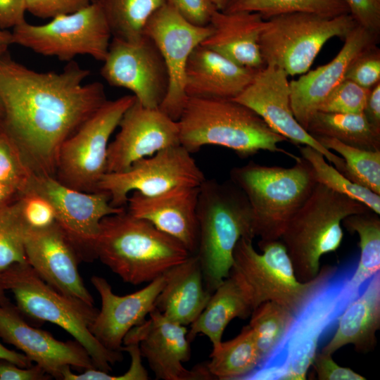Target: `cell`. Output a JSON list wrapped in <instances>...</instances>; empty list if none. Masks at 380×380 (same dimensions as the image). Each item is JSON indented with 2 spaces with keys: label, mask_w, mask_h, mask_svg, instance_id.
<instances>
[{
  "label": "cell",
  "mask_w": 380,
  "mask_h": 380,
  "mask_svg": "<svg viewBox=\"0 0 380 380\" xmlns=\"http://www.w3.org/2000/svg\"><path fill=\"white\" fill-rule=\"evenodd\" d=\"M103 0H93V1H99L101 2Z\"/></svg>",
  "instance_id": "obj_57"
},
{
  "label": "cell",
  "mask_w": 380,
  "mask_h": 380,
  "mask_svg": "<svg viewBox=\"0 0 380 380\" xmlns=\"http://www.w3.org/2000/svg\"><path fill=\"white\" fill-rule=\"evenodd\" d=\"M27 189L50 201L56 224L73 244L82 260L95 259L94 249L101 220L126 209L111 205L110 196L106 192L77 191L51 175L34 174Z\"/></svg>",
  "instance_id": "obj_15"
},
{
  "label": "cell",
  "mask_w": 380,
  "mask_h": 380,
  "mask_svg": "<svg viewBox=\"0 0 380 380\" xmlns=\"http://www.w3.org/2000/svg\"><path fill=\"white\" fill-rule=\"evenodd\" d=\"M94 253L125 282L134 285L151 282L191 255L177 239L126 209L101 220Z\"/></svg>",
  "instance_id": "obj_3"
},
{
  "label": "cell",
  "mask_w": 380,
  "mask_h": 380,
  "mask_svg": "<svg viewBox=\"0 0 380 380\" xmlns=\"http://www.w3.org/2000/svg\"><path fill=\"white\" fill-rule=\"evenodd\" d=\"M118 127V134L108 144L106 172L125 171L140 159L180 145L177 122L159 108L145 107L137 99Z\"/></svg>",
  "instance_id": "obj_19"
},
{
  "label": "cell",
  "mask_w": 380,
  "mask_h": 380,
  "mask_svg": "<svg viewBox=\"0 0 380 380\" xmlns=\"http://www.w3.org/2000/svg\"><path fill=\"white\" fill-rule=\"evenodd\" d=\"M258 246L262 253L254 248L253 239L241 238L234 250L232 268L246 284L253 310L265 301H273L295 314L336 268L324 265L315 278L302 282L281 239L259 242Z\"/></svg>",
  "instance_id": "obj_9"
},
{
  "label": "cell",
  "mask_w": 380,
  "mask_h": 380,
  "mask_svg": "<svg viewBox=\"0 0 380 380\" xmlns=\"http://www.w3.org/2000/svg\"><path fill=\"white\" fill-rule=\"evenodd\" d=\"M111 39L110 26L99 1H92L82 9L57 16L45 24L25 21L11 32V44L68 62L79 55L103 61Z\"/></svg>",
  "instance_id": "obj_11"
},
{
  "label": "cell",
  "mask_w": 380,
  "mask_h": 380,
  "mask_svg": "<svg viewBox=\"0 0 380 380\" xmlns=\"http://www.w3.org/2000/svg\"><path fill=\"white\" fill-rule=\"evenodd\" d=\"M379 39V36L357 25L344 38L343 46L330 62L289 82L291 108L305 129L328 94L345 80L354 60L365 50L377 45Z\"/></svg>",
  "instance_id": "obj_22"
},
{
  "label": "cell",
  "mask_w": 380,
  "mask_h": 380,
  "mask_svg": "<svg viewBox=\"0 0 380 380\" xmlns=\"http://www.w3.org/2000/svg\"><path fill=\"white\" fill-rule=\"evenodd\" d=\"M319 380H365L366 378L348 367L338 365L332 355L317 353L312 365Z\"/></svg>",
  "instance_id": "obj_46"
},
{
  "label": "cell",
  "mask_w": 380,
  "mask_h": 380,
  "mask_svg": "<svg viewBox=\"0 0 380 380\" xmlns=\"http://www.w3.org/2000/svg\"><path fill=\"white\" fill-rule=\"evenodd\" d=\"M337 322L336 333L322 352L332 355L349 344L357 352L364 353L375 348L376 333L380 328V272L367 281Z\"/></svg>",
  "instance_id": "obj_28"
},
{
  "label": "cell",
  "mask_w": 380,
  "mask_h": 380,
  "mask_svg": "<svg viewBox=\"0 0 380 380\" xmlns=\"http://www.w3.org/2000/svg\"><path fill=\"white\" fill-rule=\"evenodd\" d=\"M17 203L27 228H43L56 222L53 205L39 193L27 189L19 194Z\"/></svg>",
  "instance_id": "obj_41"
},
{
  "label": "cell",
  "mask_w": 380,
  "mask_h": 380,
  "mask_svg": "<svg viewBox=\"0 0 380 380\" xmlns=\"http://www.w3.org/2000/svg\"><path fill=\"white\" fill-rule=\"evenodd\" d=\"M345 79L372 89L380 82V49L374 45L360 54L347 70Z\"/></svg>",
  "instance_id": "obj_42"
},
{
  "label": "cell",
  "mask_w": 380,
  "mask_h": 380,
  "mask_svg": "<svg viewBox=\"0 0 380 380\" xmlns=\"http://www.w3.org/2000/svg\"><path fill=\"white\" fill-rule=\"evenodd\" d=\"M369 210L362 203L317 184L280 239L297 279L305 282L315 278L320 270L321 257L341 246L342 221Z\"/></svg>",
  "instance_id": "obj_8"
},
{
  "label": "cell",
  "mask_w": 380,
  "mask_h": 380,
  "mask_svg": "<svg viewBox=\"0 0 380 380\" xmlns=\"http://www.w3.org/2000/svg\"><path fill=\"white\" fill-rule=\"evenodd\" d=\"M3 105H2V103H1V101L0 99V119L1 118L2 115H3Z\"/></svg>",
  "instance_id": "obj_56"
},
{
  "label": "cell",
  "mask_w": 380,
  "mask_h": 380,
  "mask_svg": "<svg viewBox=\"0 0 380 380\" xmlns=\"http://www.w3.org/2000/svg\"><path fill=\"white\" fill-rule=\"evenodd\" d=\"M327 149L344 160L342 174L351 182L380 195V151H369L343 144L336 139L313 137Z\"/></svg>",
  "instance_id": "obj_35"
},
{
  "label": "cell",
  "mask_w": 380,
  "mask_h": 380,
  "mask_svg": "<svg viewBox=\"0 0 380 380\" xmlns=\"http://www.w3.org/2000/svg\"><path fill=\"white\" fill-rule=\"evenodd\" d=\"M93 0H25L26 11L40 18L70 14L89 6Z\"/></svg>",
  "instance_id": "obj_43"
},
{
  "label": "cell",
  "mask_w": 380,
  "mask_h": 380,
  "mask_svg": "<svg viewBox=\"0 0 380 380\" xmlns=\"http://www.w3.org/2000/svg\"><path fill=\"white\" fill-rule=\"evenodd\" d=\"M207 369L219 379H243L258 367L262 357L255 336L249 325L227 341L213 347Z\"/></svg>",
  "instance_id": "obj_32"
},
{
  "label": "cell",
  "mask_w": 380,
  "mask_h": 380,
  "mask_svg": "<svg viewBox=\"0 0 380 380\" xmlns=\"http://www.w3.org/2000/svg\"><path fill=\"white\" fill-rule=\"evenodd\" d=\"M180 145L189 153L208 145L229 148L246 158L260 151L296 156L280 148L288 141L253 110L228 99L188 97L177 121Z\"/></svg>",
  "instance_id": "obj_2"
},
{
  "label": "cell",
  "mask_w": 380,
  "mask_h": 380,
  "mask_svg": "<svg viewBox=\"0 0 380 380\" xmlns=\"http://www.w3.org/2000/svg\"><path fill=\"white\" fill-rule=\"evenodd\" d=\"M342 224L359 237L360 256L355 270L341 291L342 298L348 306L362 292L367 281L380 272V218L369 210L346 217Z\"/></svg>",
  "instance_id": "obj_30"
},
{
  "label": "cell",
  "mask_w": 380,
  "mask_h": 380,
  "mask_svg": "<svg viewBox=\"0 0 380 380\" xmlns=\"http://www.w3.org/2000/svg\"><path fill=\"white\" fill-rule=\"evenodd\" d=\"M197 221L195 255L205 286L213 293L229 275L238 241L255 238L251 208L244 193L230 179L220 182L205 178L199 186Z\"/></svg>",
  "instance_id": "obj_5"
},
{
  "label": "cell",
  "mask_w": 380,
  "mask_h": 380,
  "mask_svg": "<svg viewBox=\"0 0 380 380\" xmlns=\"http://www.w3.org/2000/svg\"><path fill=\"white\" fill-rule=\"evenodd\" d=\"M101 75L113 87L133 93L145 107L159 108L169 89L163 58L154 42L144 34L139 40L112 37Z\"/></svg>",
  "instance_id": "obj_14"
},
{
  "label": "cell",
  "mask_w": 380,
  "mask_h": 380,
  "mask_svg": "<svg viewBox=\"0 0 380 380\" xmlns=\"http://www.w3.org/2000/svg\"><path fill=\"white\" fill-rule=\"evenodd\" d=\"M25 0H0V30H7L24 23Z\"/></svg>",
  "instance_id": "obj_48"
},
{
  "label": "cell",
  "mask_w": 380,
  "mask_h": 380,
  "mask_svg": "<svg viewBox=\"0 0 380 380\" xmlns=\"http://www.w3.org/2000/svg\"><path fill=\"white\" fill-rule=\"evenodd\" d=\"M222 11L253 12L259 13L265 20L296 12L328 17L349 13L343 0H229Z\"/></svg>",
  "instance_id": "obj_34"
},
{
  "label": "cell",
  "mask_w": 380,
  "mask_h": 380,
  "mask_svg": "<svg viewBox=\"0 0 380 380\" xmlns=\"http://www.w3.org/2000/svg\"><path fill=\"white\" fill-rule=\"evenodd\" d=\"M51 377L37 365L21 367L0 360V380H45Z\"/></svg>",
  "instance_id": "obj_47"
},
{
  "label": "cell",
  "mask_w": 380,
  "mask_h": 380,
  "mask_svg": "<svg viewBox=\"0 0 380 380\" xmlns=\"http://www.w3.org/2000/svg\"><path fill=\"white\" fill-rule=\"evenodd\" d=\"M34 175L17 145L0 126V182L20 194L29 188Z\"/></svg>",
  "instance_id": "obj_39"
},
{
  "label": "cell",
  "mask_w": 380,
  "mask_h": 380,
  "mask_svg": "<svg viewBox=\"0 0 380 380\" xmlns=\"http://www.w3.org/2000/svg\"><path fill=\"white\" fill-rule=\"evenodd\" d=\"M205 179L191 153L178 145L140 159L125 171L105 173L98 191L107 193L111 205L120 208L133 191L154 196L176 186H199Z\"/></svg>",
  "instance_id": "obj_13"
},
{
  "label": "cell",
  "mask_w": 380,
  "mask_h": 380,
  "mask_svg": "<svg viewBox=\"0 0 380 380\" xmlns=\"http://www.w3.org/2000/svg\"><path fill=\"white\" fill-rule=\"evenodd\" d=\"M210 27L194 25L165 4L148 20L144 34L157 46L165 63L169 89L159 108L177 121L188 99L185 69L190 54L210 34Z\"/></svg>",
  "instance_id": "obj_17"
},
{
  "label": "cell",
  "mask_w": 380,
  "mask_h": 380,
  "mask_svg": "<svg viewBox=\"0 0 380 380\" xmlns=\"http://www.w3.org/2000/svg\"><path fill=\"white\" fill-rule=\"evenodd\" d=\"M18 194H20L15 188L0 182V208L11 203L12 198Z\"/></svg>",
  "instance_id": "obj_51"
},
{
  "label": "cell",
  "mask_w": 380,
  "mask_h": 380,
  "mask_svg": "<svg viewBox=\"0 0 380 380\" xmlns=\"http://www.w3.org/2000/svg\"><path fill=\"white\" fill-rule=\"evenodd\" d=\"M229 179L246 195L251 208L253 230L259 242L281 239L289 222L316 185L310 163L299 157L290 167L250 161L233 167Z\"/></svg>",
  "instance_id": "obj_6"
},
{
  "label": "cell",
  "mask_w": 380,
  "mask_h": 380,
  "mask_svg": "<svg viewBox=\"0 0 380 380\" xmlns=\"http://www.w3.org/2000/svg\"><path fill=\"white\" fill-rule=\"evenodd\" d=\"M6 291V290L5 289L0 278V304H3L8 300L5 295Z\"/></svg>",
  "instance_id": "obj_54"
},
{
  "label": "cell",
  "mask_w": 380,
  "mask_h": 380,
  "mask_svg": "<svg viewBox=\"0 0 380 380\" xmlns=\"http://www.w3.org/2000/svg\"><path fill=\"white\" fill-rule=\"evenodd\" d=\"M91 282L99 293L101 308L91 327L94 336L106 348L122 352L123 340L134 327L142 324L155 308L156 298L165 284V274L134 293L118 296L107 280L93 276Z\"/></svg>",
  "instance_id": "obj_23"
},
{
  "label": "cell",
  "mask_w": 380,
  "mask_h": 380,
  "mask_svg": "<svg viewBox=\"0 0 380 380\" xmlns=\"http://www.w3.org/2000/svg\"><path fill=\"white\" fill-rule=\"evenodd\" d=\"M0 360L12 362L21 367H28L32 365V362L25 354L9 350L1 343Z\"/></svg>",
  "instance_id": "obj_50"
},
{
  "label": "cell",
  "mask_w": 380,
  "mask_h": 380,
  "mask_svg": "<svg viewBox=\"0 0 380 380\" xmlns=\"http://www.w3.org/2000/svg\"><path fill=\"white\" fill-rule=\"evenodd\" d=\"M363 113L370 125L380 132V82L372 88Z\"/></svg>",
  "instance_id": "obj_49"
},
{
  "label": "cell",
  "mask_w": 380,
  "mask_h": 380,
  "mask_svg": "<svg viewBox=\"0 0 380 380\" xmlns=\"http://www.w3.org/2000/svg\"><path fill=\"white\" fill-rule=\"evenodd\" d=\"M164 274L165 284L156 298L155 308L184 326L191 324L212 294L205 286L197 256L191 255Z\"/></svg>",
  "instance_id": "obj_27"
},
{
  "label": "cell",
  "mask_w": 380,
  "mask_h": 380,
  "mask_svg": "<svg viewBox=\"0 0 380 380\" xmlns=\"http://www.w3.org/2000/svg\"><path fill=\"white\" fill-rule=\"evenodd\" d=\"M258 70L242 67L200 44L186 63L185 94L187 97L234 99L250 84Z\"/></svg>",
  "instance_id": "obj_25"
},
{
  "label": "cell",
  "mask_w": 380,
  "mask_h": 380,
  "mask_svg": "<svg viewBox=\"0 0 380 380\" xmlns=\"http://www.w3.org/2000/svg\"><path fill=\"white\" fill-rule=\"evenodd\" d=\"M265 25L257 13L216 10L210 33L201 44L242 67L259 70L265 66L259 45Z\"/></svg>",
  "instance_id": "obj_26"
},
{
  "label": "cell",
  "mask_w": 380,
  "mask_h": 380,
  "mask_svg": "<svg viewBox=\"0 0 380 380\" xmlns=\"http://www.w3.org/2000/svg\"><path fill=\"white\" fill-rule=\"evenodd\" d=\"M183 18L197 26H208L216 8L209 0H165Z\"/></svg>",
  "instance_id": "obj_45"
},
{
  "label": "cell",
  "mask_w": 380,
  "mask_h": 380,
  "mask_svg": "<svg viewBox=\"0 0 380 380\" xmlns=\"http://www.w3.org/2000/svg\"><path fill=\"white\" fill-rule=\"evenodd\" d=\"M89 74L74 61L41 72L0 56V126L34 174L55 177L61 145L108 100L102 83H83Z\"/></svg>",
  "instance_id": "obj_1"
},
{
  "label": "cell",
  "mask_w": 380,
  "mask_h": 380,
  "mask_svg": "<svg viewBox=\"0 0 380 380\" xmlns=\"http://www.w3.org/2000/svg\"><path fill=\"white\" fill-rule=\"evenodd\" d=\"M288 76L283 69L274 65H265L234 100L253 110L271 129L288 141L310 146L321 153L342 173L344 160L322 146L296 119L291 106Z\"/></svg>",
  "instance_id": "obj_16"
},
{
  "label": "cell",
  "mask_w": 380,
  "mask_h": 380,
  "mask_svg": "<svg viewBox=\"0 0 380 380\" xmlns=\"http://www.w3.org/2000/svg\"><path fill=\"white\" fill-rule=\"evenodd\" d=\"M8 46L0 44V56L8 51Z\"/></svg>",
  "instance_id": "obj_55"
},
{
  "label": "cell",
  "mask_w": 380,
  "mask_h": 380,
  "mask_svg": "<svg viewBox=\"0 0 380 380\" xmlns=\"http://www.w3.org/2000/svg\"><path fill=\"white\" fill-rule=\"evenodd\" d=\"M357 25L371 33L380 34V0H343Z\"/></svg>",
  "instance_id": "obj_44"
},
{
  "label": "cell",
  "mask_w": 380,
  "mask_h": 380,
  "mask_svg": "<svg viewBox=\"0 0 380 380\" xmlns=\"http://www.w3.org/2000/svg\"><path fill=\"white\" fill-rule=\"evenodd\" d=\"M371 89L345 79L328 94L317 111L334 113H363Z\"/></svg>",
  "instance_id": "obj_40"
},
{
  "label": "cell",
  "mask_w": 380,
  "mask_h": 380,
  "mask_svg": "<svg viewBox=\"0 0 380 380\" xmlns=\"http://www.w3.org/2000/svg\"><path fill=\"white\" fill-rule=\"evenodd\" d=\"M25 251L27 264L45 282L94 305V298L79 273L80 255L56 222L43 228H27Z\"/></svg>",
  "instance_id": "obj_21"
},
{
  "label": "cell",
  "mask_w": 380,
  "mask_h": 380,
  "mask_svg": "<svg viewBox=\"0 0 380 380\" xmlns=\"http://www.w3.org/2000/svg\"><path fill=\"white\" fill-rule=\"evenodd\" d=\"M301 157L311 165L318 184L357 201L375 213L380 215V195L347 179L324 156L308 146H299Z\"/></svg>",
  "instance_id": "obj_36"
},
{
  "label": "cell",
  "mask_w": 380,
  "mask_h": 380,
  "mask_svg": "<svg viewBox=\"0 0 380 380\" xmlns=\"http://www.w3.org/2000/svg\"><path fill=\"white\" fill-rule=\"evenodd\" d=\"M134 95L107 100L61 145L55 178L73 189L98 192V184L106 172L110 136L129 106Z\"/></svg>",
  "instance_id": "obj_12"
},
{
  "label": "cell",
  "mask_w": 380,
  "mask_h": 380,
  "mask_svg": "<svg viewBox=\"0 0 380 380\" xmlns=\"http://www.w3.org/2000/svg\"><path fill=\"white\" fill-rule=\"evenodd\" d=\"M0 44L7 46L11 44V32L0 30Z\"/></svg>",
  "instance_id": "obj_52"
},
{
  "label": "cell",
  "mask_w": 380,
  "mask_h": 380,
  "mask_svg": "<svg viewBox=\"0 0 380 380\" xmlns=\"http://www.w3.org/2000/svg\"><path fill=\"white\" fill-rule=\"evenodd\" d=\"M150 317L133 327L125 336L123 345L138 343L156 379L163 380L211 379L206 365L193 369L183 363L191 357L190 341L184 326L164 316L154 308Z\"/></svg>",
  "instance_id": "obj_18"
},
{
  "label": "cell",
  "mask_w": 380,
  "mask_h": 380,
  "mask_svg": "<svg viewBox=\"0 0 380 380\" xmlns=\"http://www.w3.org/2000/svg\"><path fill=\"white\" fill-rule=\"evenodd\" d=\"M249 326L253 331L262 361L278 345L290 327L294 314L286 307L265 301L251 313Z\"/></svg>",
  "instance_id": "obj_37"
},
{
  "label": "cell",
  "mask_w": 380,
  "mask_h": 380,
  "mask_svg": "<svg viewBox=\"0 0 380 380\" xmlns=\"http://www.w3.org/2000/svg\"><path fill=\"white\" fill-rule=\"evenodd\" d=\"M0 336L12 344L51 377L62 379L69 367L95 368L86 350L76 341H61L30 325L9 300L0 304Z\"/></svg>",
  "instance_id": "obj_20"
},
{
  "label": "cell",
  "mask_w": 380,
  "mask_h": 380,
  "mask_svg": "<svg viewBox=\"0 0 380 380\" xmlns=\"http://www.w3.org/2000/svg\"><path fill=\"white\" fill-rule=\"evenodd\" d=\"M217 10L222 11L229 0H209Z\"/></svg>",
  "instance_id": "obj_53"
},
{
  "label": "cell",
  "mask_w": 380,
  "mask_h": 380,
  "mask_svg": "<svg viewBox=\"0 0 380 380\" xmlns=\"http://www.w3.org/2000/svg\"><path fill=\"white\" fill-rule=\"evenodd\" d=\"M356 25L349 13L328 17L296 12L270 18L259 41L264 64L274 65L288 75H303L327 41L345 38Z\"/></svg>",
  "instance_id": "obj_10"
},
{
  "label": "cell",
  "mask_w": 380,
  "mask_h": 380,
  "mask_svg": "<svg viewBox=\"0 0 380 380\" xmlns=\"http://www.w3.org/2000/svg\"><path fill=\"white\" fill-rule=\"evenodd\" d=\"M112 37L139 40L150 18L166 4L165 0H103Z\"/></svg>",
  "instance_id": "obj_33"
},
{
  "label": "cell",
  "mask_w": 380,
  "mask_h": 380,
  "mask_svg": "<svg viewBox=\"0 0 380 380\" xmlns=\"http://www.w3.org/2000/svg\"><path fill=\"white\" fill-rule=\"evenodd\" d=\"M356 265L336 266L330 277L294 314L290 327L273 351L243 379H306L321 336L337 322L345 310L341 290Z\"/></svg>",
  "instance_id": "obj_4"
},
{
  "label": "cell",
  "mask_w": 380,
  "mask_h": 380,
  "mask_svg": "<svg viewBox=\"0 0 380 380\" xmlns=\"http://www.w3.org/2000/svg\"><path fill=\"white\" fill-rule=\"evenodd\" d=\"M253 310L251 296L241 277L231 270L229 275L212 293L198 317L190 324L189 341L197 335L206 336L213 347L222 342V334L234 318L246 319Z\"/></svg>",
  "instance_id": "obj_29"
},
{
  "label": "cell",
  "mask_w": 380,
  "mask_h": 380,
  "mask_svg": "<svg viewBox=\"0 0 380 380\" xmlns=\"http://www.w3.org/2000/svg\"><path fill=\"white\" fill-rule=\"evenodd\" d=\"M21 314L54 324L70 334L88 353L96 369L110 372L122 360V352L103 346L91 331L99 310L94 305L68 296L45 282L27 264H15L0 272Z\"/></svg>",
  "instance_id": "obj_7"
},
{
  "label": "cell",
  "mask_w": 380,
  "mask_h": 380,
  "mask_svg": "<svg viewBox=\"0 0 380 380\" xmlns=\"http://www.w3.org/2000/svg\"><path fill=\"white\" fill-rule=\"evenodd\" d=\"M27 229L17 200L0 208V272L13 265L27 263L25 251Z\"/></svg>",
  "instance_id": "obj_38"
},
{
  "label": "cell",
  "mask_w": 380,
  "mask_h": 380,
  "mask_svg": "<svg viewBox=\"0 0 380 380\" xmlns=\"http://www.w3.org/2000/svg\"><path fill=\"white\" fill-rule=\"evenodd\" d=\"M306 130L312 137L334 138L356 148L380 151V132L368 122L364 113L316 112Z\"/></svg>",
  "instance_id": "obj_31"
},
{
  "label": "cell",
  "mask_w": 380,
  "mask_h": 380,
  "mask_svg": "<svg viewBox=\"0 0 380 380\" xmlns=\"http://www.w3.org/2000/svg\"><path fill=\"white\" fill-rule=\"evenodd\" d=\"M199 186H176L154 196L132 192L127 211L145 220L179 241L195 255L198 241L197 204Z\"/></svg>",
  "instance_id": "obj_24"
}]
</instances>
